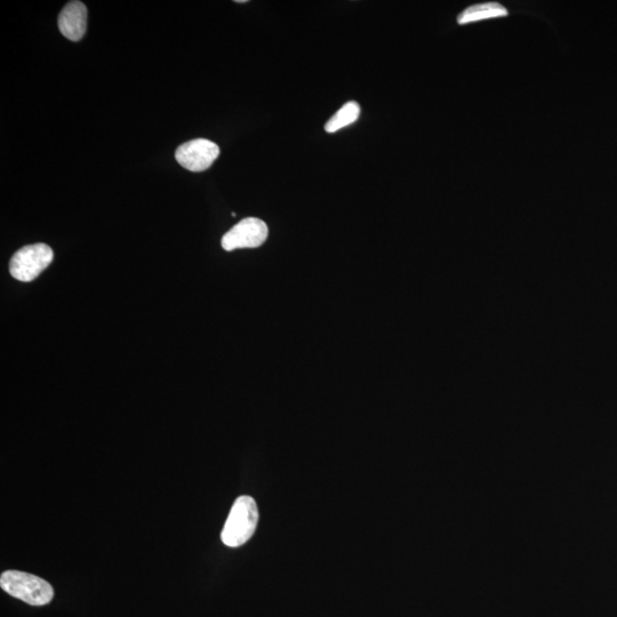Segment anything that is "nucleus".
<instances>
[{
	"mask_svg": "<svg viewBox=\"0 0 617 617\" xmlns=\"http://www.w3.org/2000/svg\"><path fill=\"white\" fill-rule=\"evenodd\" d=\"M259 523L258 506L251 496H240L232 506L221 540L227 547L238 548L250 540Z\"/></svg>",
	"mask_w": 617,
	"mask_h": 617,
	"instance_id": "obj_1",
	"label": "nucleus"
},
{
	"mask_svg": "<svg viewBox=\"0 0 617 617\" xmlns=\"http://www.w3.org/2000/svg\"><path fill=\"white\" fill-rule=\"evenodd\" d=\"M0 587L6 594L32 606L50 604L54 590L50 583L36 575L7 571L0 576Z\"/></svg>",
	"mask_w": 617,
	"mask_h": 617,
	"instance_id": "obj_2",
	"label": "nucleus"
},
{
	"mask_svg": "<svg viewBox=\"0 0 617 617\" xmlns=\"http://www.w3.org/2000/svg\"><path fill=\"white\" fill-rule=\"evenodd\" d=\"M53 258L52 248L46 244L24 246L12 256L10 274L19 282L30 283L50 266Z\"/></svg>",
	"mask_w": 617,
	"mask_h": 617,
	"instance_id": "obj_3",
	"label": "nucleus"
},
{
	"mask_svg": "<svg viewBox=\"0 0 617 617\" xmlns=\"http://www.w3.org/2000/svg\"><path fill=\"white\" fill-rule=\"evenodd\" d=\"M269 230L266 222L256 218H247L236 224L222 237L224 251L231 252L239 248H256L266 242Z\"/></svg>",
	"mask_w": 617,
	"mask_h": 617,
	"instance_id": "obj_4",
	"label": "nucleus"
},
{
	"mask_svg": "<svg viewBox=\"0 0 617 617\" xmlns=\"http://www.w3.org/2000/svg\"><path fill=\"white\" fill-rule=\"evenodd\" d=\"M220 155L218 144L206 139L183 143L175 152L178 163L190 172H204Z\"/></svg>",
	"mask_w": 617,
	"mask_h": 617,
	"instance_id": "obj_5",
	"label": "nucleus"
},
{
	"mask_svg": "<svg viewBox=\"0 0 617 617\" xmlns=\"http://www.w3.org/2000/svg\"><path fill=\"white\" fill-rule=\"evenodd\" d=\"M58 26L61 34L71 40L79 42L85 35L87 28V8L82 2H70L64 6L59 15Z\"/></svg>",
	"mask_w": 617,
	"mask_h": 617,
	"instance_id": "obj_6",
	"label": "nucleus"
},
{
	"mask_svg": "<svg viewBox=\"0 0 617 617\" xmlns=\"http://www.w3.org/2000/svg\"><path fill=\"white\" fill-rule=\"evenodd\" d=\"M508 15L509 11L507 7L499 3L476 4L466 8V10L458 16V23L460 26H463V24L483 20L504 18V16Z\"/></svg>",
	"mask_w": 617,
	"mask_h": 617,
	"instance_id": "obj_7",
	"label": "nucleus"
},
{
	"mask_svg": "<svg viewBox=\"0 0 617 617\" xmlns=\"http://www.w3.org/2000/svg\"><path fill=\"white\" fill-rule=\"evenodd\" d=\"M360 106L357 102L351 101L346 104L336 114L328 120L325 125V131L327 133H336L342 128L347 127L357 122L360 116Z\"/></svg>",
	"mask_w": 617,
	"mask_h": 617,
	"instance_id": "obj_8",
	"label": "nucleus"
}]
</instances>
